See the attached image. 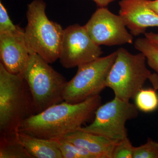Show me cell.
Segmentation results:
<instances>
[{
    "instance_id": "cell-9",
    "label": "cell",
    "mask_w": 158,
    "mask_h": 158,
    "mask_svg": "<svg viewBox=\"0 0 158 158\" xmlns=\"http://www.w3.org/2000/svg\"><path fill=\"white\" fill-rule=\"evenodd\" d=\"M85 27L94 42L99 46H113L132 44L134 36L129 33L121 15L106 8H99Z\"/></svg>"
},
{
    "instance_id": "cell-8",
    "label": "cell",
    "mask_w": 158,
    "mask_h": 158,
    "mask_svg": "<svg viewBox=\"0 0 158 158\" xmlns=\"http://www.w3.org/2000/svg\"><path fill=\"white\" fill-rule=\"evenodd\" d=\"M103 51L90 38L85 26L72 25L64 30L59 60L66 69L78 67L101 57Z\"/></svg>"
},
{
    "instance_id": "cell-13",
    "label": "cell",
    "mask_w": 158,
    "mask_h": 158,
    "mask_svg": "<svg viewBox=\"0 0 158 158\" xmlns=\"http://www.w3.org/2000/svg\"><path fill=\"white\" fill-rule=\"evenodd\" d=\"M17 138L33 158H62L56 139L37 138L20 132Z\"/></svg>"
},
{
    "instance_id": "cell-16",
    "label": "cell",
    "mask_w": 158,
    "mask_h": 158,
    "mask_svg": "<svg viewBox=\"0 0 158 158\" xmlns=\"http://www.w3.org/2000/svg\"><path fill=\"white\" fill-rule=\"evenodd\" d=\"M135 48L144 54L147 64L158 74V48L146 38H138L135 42Z\"/></svg>"
},
{
    "instance_id": "cell-7",
    "label": "cell",
    "mask_w": 158,
    "mask_h": 158,
    "mask_svg": "<svg viewBox=\"0 0 158 158\" xmlns=\"http://www.w3.org/2000/svg\"><path fill=\"white\" fill-rule=\"evenodd\" d=\"M138 111L135 104L115 97L98 108L94 119L90 125L79 130L118 142L127 138L126 123L128 120L137 118Z\"/></svg>"
},
{
    "instance_id": "cell-20",
    "label": "cell",
    "mask_w": 158,
    "mask_h": 158,
    "mask_svg": "<svg viewBox=\"0 0 158 158\" xmlns=\"http://www.w3.org/2000/svg\"><path fill=\"white\" fill-rule=\"evenodd\" d=\"M18 26L15 25L11 21L7 12V9L0 2V34L14 31L17 28Z\"/></svg>"
},
{
    "instance_id": "cell-19",
    "label": "cell",
    "mask_w": 158,
    "mask_h": 158,
    "mask_svg": "<svg viewBox=\"0 0 158 158\" xmlns=\"http://www.w3.org/2000/svg\"><path fill=\"white\" fill-rule=\"evenodd\" d=\"M134 148L128 137L118 141L113 149L112 158H133Z\"/></svg>"
},
{
    "instance_id": "cell-4",
    "label": "cell",
    "mask_w": 158,
    "mask_h": 158,
    "mask_svg": "<svg viewBox=\"0 0 158 158\" xmlns=\"http://www.w3.org/2000/svg\"><path fill=\"white\" fill-rule=\"evenodd\" d=\"M49 64L37 54H31L21 73L31 91L36 114L64 101L68 81Z\"/></svg>"
},
{
    "instance_id": "cell-2",
    "label": "cell",
    "mask_w": 158,
    "mask_h": 158,
    "mask_svg": "<svg viewBox=\"0 0 158 158\" xmlns=\"http://www.w3.org/2000/svg\"><path fill=\"white\" fill-rule=\"evenodd\" d=\"M34 114L31 91L21 74L9 72L0 63V137L17 135L23 122Z\"/></svg>"
},
{
    "instance_id": "cell-1",
    "label": "cell",
    "mask_w": 158,
    "mask_h": 158,
    "mask_svg": "<svg viewBox=\"0 0 158 158\" xmlns=\"http://www.w3.org/2000/svg\"><path fill=\"white\" fill-rule=\"evenodd\" d=\"M101 105L100 94L76 104L63 101L26 118L19 132L44 139L62 138L82 127Z\"/></svg>"
},
{
    "instance_id": "cell-5",
    "label": "cell",
    "mask_w": 158,
    "mask_h": 158,
    "mask_svg": "<svg viewBox=\"0 0 158 158\" xmlns=\"http://www.w3.org/2000/svg\"><path fill=\"white\" fill-rule=\"evenodd\" d=\"M116 52V59L107 78L106 88L113 90L115 97L130 102L143 88L152 73L142 53L131 54L123 48Z\"/></svg>"
},
{
    "instance_id": "cell-14",
    "label": "cell",
    "mask_w": 158,
    "mask_h": 158,
    "mask_svg": "<svg viewBox=\"0 0 158 158\" xmlns=\"http://www.w3.org/2000/svg\"><path fill=\"white\" fill-rule=\"evenodd\" d=\"M0 158H33L18 140L17 135L0 137Z\"/></svg>"
},
{
    "instance_id": "cell-10",
    "label": "cell",
    "mask_w": 158,
    "mask_h": 158,
    "mask_svg": "<svg viewBox=\"0 0 158 158\" xmlns=\"http://www.w3.org/2000/svg\"><path fill=\"white\" fill-rule=\"evenodd\" d=\"M24 33L18 26L14 31L0 34V63L15 74L22 73L30 56Z\"/></svg>"
},
{
    "instance_id": "cell-22",
    "label": "cell",
    "mask_w": 158,
    "mask_h": 158,
    "mask_svg": "<svg viewBox=\"0 0 158 158\" xmlns=\"http://www.w3.org/2000/svg\"><path fill=\"white\" fill-rule=\"evenodd\" d=\"M148 80L151 83L153 87L156 90H158V74L157 73H151L150 75Z\"/></svg>"
},
{
    "instance_id": "cell-23",
    "label": "cell",
    "mask_w": 158,
    "mask_h": 158,
    "mask_svg": "<svg viewBox=\"0 0 158 158\" xmlns=\"http://www.w3.org/2000/svg\"><path fill=\"white\" fill-rule=\"evenodd\" d=\"M148 7L158 15V0H146Z\"/></svg>"
},
{
    "instance_id": "cell-15",
    "label": "cell",
    "mask_w": 158,
    "mask_h": 158,
    "mask_svg": "<svg viewBox=\"0 0 158 158\" xmlns=\"http://www.w3.org/2000/svg\"><path fill=\"white\" fill-rule=\"evenodd\" d=\"M154 88H142L135 97V105L138 110L151 113L158 108V94Z\"/></svg>"
},
{
    "instance_id": "cell-18",
    "label": "cell",
    "mask_w": 158,
    "mask_h": 158,
    "mask_svg": "<svg viewBox=\"0 0 158 158\" xmlns=\"http://www.w3.org/2000/svg\"><path fill=\"white\" fill-rule=\"evenodd\" d=\"M133 158H158V142L148 138L145 144L134 148Z\"/></svg>"
},
{
    "instance_id": "cell-24",
    "label": "cell",
    "mask_w": 158,
    "mask_h": 158,
    "mask_svg": "<svg viewBox=\"0 0 158 158\" xmlns=\"http://www.w3.org/2000/svg\"><path fill=\"white\" fill-rule=\"evenodd\" d=\"M95 3L99 8H105L116 0H92Z\"/></svg>"
},
{
    "instance_id": "cell-21",
    "label": "cell",
    "mask_w": 158,
    "mask_h": 158,
    "mask_svg": "<svg viewBox=\"0 0 158 158\" xmlns=\"http://www.w3.org/2000/svg\"><path fill=\"white\" fill-rule=\"evenodd\" d=\"M145 37L150 42L158 48V34L150 32L146 33L144 34Z\"/></svg>"
},
{
    "instance_id": "cell-17",
    "label": "cell",
    "mask_w": 158,
    "mask_h": 158,
    "mask_svg": "<svg viewBox=\"0 0 158 158\" xmlns=\"http://www.w3.org/2000/svg\"><path fill=\"white\" fill-rule=\"evenodd\" d=\"M62 158H94L87 150L63 138L56 139Z\"/></svg>"
},
{
    "instance_id": "cell-11",
    "label": "cell",
    "mask_w": 158,
    "mask_h": 158,
    "mask_svg": "<svg viewBox=\"0 0 158 158\" xmlns=\"http://www.w3.org/2000/svg\"><path fill=\"white\" fill-rule=\"evenodd\" d=\"M121 15L133 36L146 33L148 28L158 27V15L150 9L146 0H121Z\"/></svg>"
},
{
    "instance_id": "cell-12",
    "label": "cell",
    "mask_w": 158,
    "mask_h": 158,
    "mask_svg": "<svg viewBox=\"0 0 158 158\" xmlns=\"http://www.w3.org/2000/svg\"><path fill=\"white\" fill-rule=\"evenodd\" d=\"M62 138L86 150L94 158H112L113 149L118 142L79 129Z\"/></svg>"
},
{
    "instance_id": "cell-6",
    "label": "cell",
    "mask_w": 158,
    "mask_h": 158,
    "mask_svg": "<svg viewBox=\"0 0 158 158\" xmlns=\"http://www.w3.org/2000/svg\"><path fill=\"white\" fill-rule=\"evenodd\" d=\"M116 56V51L78 66L75 76L67 82L63 93L64 101L76 104L100 94L106 88L107 78Z\"/></svg>"
},
{
    "instance_id": "cell-3",
    "label": "cell",
    "mask_w": 158,
    "mask_h": 158,
    "mask_svg": "<svg viewBox=\"0 0 158 158\" xmlns=\"http://www.w3.org/2000/svg\"><path fill=\"white\" fill-rule=\"evenodd\" d=\"M46 8L43 0H34L28 5L25 38L30 55L37 54L52 64L59 59L64 29L49 19Z\"/></svg>"
}]
</instances>
